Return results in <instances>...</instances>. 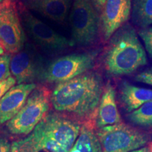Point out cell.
I'll return each instance as SVG.
<instances>
[{
  "label": "cell",
  "mask_w": 152,
  "mask_h": 152,
  "mask_svg": "<svg viewBox=\"0 0 152 152\" xmlns=\"http://www.w3.org/2000/svg\"><path fill=\"white\" fill-rule=\"evenodd\" d=\"M35 88L34 83L14 85L0 99V125L9 122L18 113Z\"/></svg>",
  "instance_id": "12"
},
{
  "label": "cell",
  "mask_w": 152,
  "mask_h": 152,
  "mask_svg": "<svg viewBox=\"0 0 152 152\" xmlns=\"http://www.w3.org/2000/svg\"><path fill=\"white\" fill-rule=\"evenodd\" d=\"M121 117L117 108L115 91L110 83L104 89L97 109L96 125L99 128L118 124Z\"/></svg>",
  "instance_id": "15"
},
{
  "label": "cell",
  "mask_w": 152,
  "mask_h": 152,
  "mask_svg": "<svg viewBox=\"0 0 152 152\" xmlns=\"http://www.w3.org/2000/svg\"><path fill=\"white\" fill-rule=\"evenodd\" d=\"M1 1H2V0H0V3H1Z\"/></svg>",
  "instance_id": "29"
},
{
  "label": "cell",
  "mask_w": 152,
  "mask_h": 152,
  "mask_svg": "<svg viewBox=\"0 0 152 152\" xmlns=\"http://www.w3.org/2000/svg\"><path fill=\"white\" fill-rule=\"evenodd\" d=\"M46 66L43 57L30 44L11 57L10 71L18 85L41 80Z\"/></svg>",
  "instance_id": "7"
},
{
  "label": "cell",
  "mask_w": 152,
  "mask_h": 152,
  "mask_svg": "<svg viewBox=\"0 0 152 152\" xmlns=\"http://www.w3.org/2000/svg\"><path fill=\"white\" fill-rule=\"evenodd\" d=\"M130 152H152V143H149L140 149H137Z\"/></svg>",
  "instance_id": "25"
},
{
  "label": "cell",
  "mask_w": 152,
  "mask_h": 152,
  "mask_svg": "<svg viewBox=\"0 0 152 152\" xmlns=\"http://www.w3.org/2000/svg\"><path fill=\"white\" fill-rule=\"evenodd\" d=\"M132 11V0H106L101 16V26L105 41L111 39L128 20Z\"/></svg>",
  "instance_id": "11"
},
{
  "label": "cell",
  "mask_w": 152,
  "mask_h": 152,
  "mask_svg": "<svg viewBox=\"0 0 152 152\" xmlns=\"http://www.w3.org/2000/svg\"><path fill=\"white\" fill-rule=\"evenodd\" d=\"M72 42L87 46L97 37L100 21L91 0H75L70 14Z\"/></svg>",
  "instance_id": "6"
},
{
  "label": "cell",
  "mask_w": 152,
  "mask_h": 152,
  "mask_svg": "<svg viewBox=\"0 0 152 152\" xmlns=\"http://www.w3.org/2000/svg\"><path fill=\"white\" fill-rule=\"evenodd\" d=\"M134 80L137 82L152 86V68H149L138 73L134 77Z\"/></svg>",
  "instance_id": "22"
},
{
  "label": "cell",
  "mask_w": 152,
  "mask_h": 152,
  "mask_svg": "<svg viewBox=\"0 0 152 152\" xmlns=\"http://www.w3.org/2000/svg\"><path fill=\"white\" fill-rule=\"evenodd\" d=\"M49 109L48 93L43 89H35L26 103L12 119L7 123L8 132L14 135H26L47 115Z\"/></svg>",
  "instance_id": "3"
},
{
  "label": "cell",
  "mask_w": 152,
  "mask_h": 152,
  "mask_svg": "<svg viewBox=\"0 0 152 152\" xmlns=\"http://www.w3.org/2000/svg\"><path fill=\"white\" fill-rule=\"evenodd\" d=\"M21 18L24 28L33 40L45 52H60L73 45L71 40L56 33L29 11L21 13Z\"/></svg>",
  "instance_id": "8"
},
{
  "label": "cell",
  "mask_w": 152,
  "mask_h": 152,
  "mask_svg": "<svg viewBox=\"0 0 152 152\" xmlns=\"http://www.w3.org/2000/svg\"><path fill=\"white\" fill-rule=\"evenodd\" d=\"M7 1H8V0H5V1H4L3 2H1V3H0V11H1V9H3V7H4V6L6 5V4H7Z\"/></svg>",
  "instance_id": "27"
},
{
  "label": "cell",
  "mask_w": 152,
  "mask_h": 152,
  "mask_svg": "<svg viewBox=\"0 0 152 152\" xmlns=\"http://www.w3.org/2000/svg\"><path fill=\"white\" fill-rule=\"evenodd\" d=\"M16 81L14 77H9L0 83V99L12 87L16 85Z\"/></svg>",
  "instance_id": "23"
},
{
  "label": "cell",
  "mask_w": 152,
  "mask_h": 152,
  "mask_svg": "<svg viewBox=\"0 0 152 152\" xmlns=\"http://www.w3.org/2000/svg\"><path fill=\"white\" fill-rule=\"evenodd\" d=\"M11 152H66L38 124L33 132L11 144Z\"/></svg>",
  "instance_id": "13"
},
{
  "label": "cell",
  "mask_w": 152,
  "mask_h": 152,
  "mask_svg": "<svg viewBox=\"0 0 152 152\" xmlns=\"http://www.w3.org/2000/svg\"><path fill=\"white\" fill-rule=\"evenodd\" d=\"M103 91V80L99 74H83L57 85L51 102L58 111L90 117L97 111Z\"/></svg>",
  "instance_id": "1"
},
{
  "label": "cell",
  "mask_w": 152,
  "mask_h": 152,
  "mask_svg": "<svg viewBox=\"0 0 152 152\" xmlns=\"http://www.w3.org/2000/svg\"><path fill=\"white\" fill-rule=\"evenodd\" d=\"M139 35L143 41L148 54L152 58V27L140 30Z\"/></svg>",
  "instance_id": "21"
},
{
  "label": "cell",
  "mask_w": 152,
  "mask_h": 152,
  "mask_svg": "<svg viewBox=\"0 0 152 152\" xmlns=\"http://www.w3.org/2000/svg\"><path fill=\"white\" fill-rule=\"evenodd\" d=\"M97 137L102 152H130L149 144L145 133L124 123L99 128Z\"/></svg>",
  "instance_id": "5"
},
{
  "label": "cell",
  "mask_w": 152,
  "mask_h": 152,
  "mask_svg": "<svg viewBox=\"0 0 152 152\" xmlns=\"http://www.w3.org/2000/svg\"><path fill=\"white\" fill-rule=\"evenodd\" d=\"M105 67L110 75H128L147 64V54L135 30L123 26L111 37L105 56Z\"/></svg>",
  "instance_id": "2"
},
{
  "label": "cell",
  "mask_w": 152,
  "mask_h": 152,
  "mask_svg": "<svg viewBox=\"0 0 152 152\" xmlns=\"http://www.w3.org/2000/svg\"><path fill=\"white\" fill-rule=\"evenodd\" d=\"M98 54L94 50L56 58L47 65L41 80L59 84L78 77L93 68Z\"/></svg>",
  "instance_id": "4"
},
{
  "label": "cell",
  "mask_w": 152,
  "mask_h": 152,
  "mask_svg": "<svg viewBox=\"0 0 152 152\" xmlns=\"http://www.w3.org/2000/svg\"><path fill=\"white\" fill-rule=\"evenodd\" d=\"M30 10L61 24L65 21L71 8V0H23Z\"/></svg>",
  "instance_id": "14"
},
{
  "label": "cell",
  "mask_w": 152,
  "mask_h": 152,
  "mask_svg": "<svg viewBox=\"0 0 152 152\" xmlns=\"http://www.w3.org/2000/svg\"><path fill=\"white\" fill-rule=\"evenodd\" d=\"M26 37L16 10L10 1L0 11V44L5 50L16 54L25 45Z\"/></svg>",
  "instance_id": "9"
},
{
  "label": "cell",
  "mask_w": 152,
  "mask_h": 152,
  "mask_svg": "<svg viewBox=\"0 0 152 152\" xmlns=\"http://www.w3.org/2000/svg\"><path fill=\"white\" fill-rule=\"evenodd\" d=\"M106 0H92L93 3L95 7H96L99 10H101V9H103L104 4H105Z\"/></svg>",
  "instance_id": "26"
},
{
  "label": "cell",
  "mask_w": 152,
  "mask_h": 152,
  "mask_svg": "<svg viewBox=\"0 0 152 152\" xmlns=\"http://www.w3.org/2000/svg\"><path fill=\"white\" fill-rule=\"evenodd\" d=\"M39 125L44 132L66 152L73 146L81 128L75 121L54 113H47Z\"/></svg>",
  "instance_id": "10"
},
{
  "label": "cell",
  "mask_w": 152,
  "mask_h": 152,
  "mask_svg": "<svg viewBox=\"0 0 152 152\" xmlns=\"http://www.w3.org/2000/svg\"><path fill=\"white\" fill-rule=\"evenodd\" d=\"M127 117L134 125L142 127H152V101L130 112Z\"/></svg>",
  "instance_id": "19"
},
{
  "label": "cell",
  "mask_w": 152,
  "mask_h": 152,
  "mask_svg": "<svg viewBox=\"0 0 152 152\" xmlns=\"http://www.w3.org/2000/svg\"><path fill=\"white\" fill-rule=\"evenodd\" d=\"M0 152H11V144L4 136H0Z\"/></svg>",
  "instance_id": "24"
},
{
  "label": "cell",
  "mask_w": 152,
  "mask_h": 152,
  "mask_svg": "<svg viewBox=\"0 0 152 152\" xmlns=\"http://www.w3.org/2000/svg\"><path fill=\"white\" fill-rule=\"evenodd\" d=\"M133 22L142 29L152 25V0H132Z\"/></svg>",
  "instance_id": "18"
},
{
  "label": "cell",
  "mask_w": 152,
  "mask_h": 152,
  "mask_svg": "<svg viewBox=\"0 0 152 152\" xmlns=\"http://www.w3.org/2000/svg\"><path fill=\"white\" fill-rule=\"evenodd\" d=\"M10 61L9 55L3 54L0 56V83L11 77Z\"/></svg>",
  "instance_id": "20"
},
{
  "label": "cell",
  "mask_w": 152,
  "mask_h": 152,
  "mask_svg": "<svg viewBox=\"0 0 152 152\" xmlns=\"http://www.w3.org/2000/svg\"><path fill=\"white\" fill-rule=\"evenodd\" d=\"M120 97L125 110L130 113L152 101V90L135 86L127 81H123L121 85Z\"/></svg>",
  "instance_id": "16"
},
{
  "label": "cell",
  "mask_w": 152,
  "mask_h": 152,
  "mask_svg": "<svg viewBox=\"0 0 152 152\" xmlns=\"http://www.w3.org/2000/svg\"><path fill=\"white\" fill-rule=\"evenodd\" d=\"M4 48L2 47L0 45V56H1V55L4 54Z\"/></svg>",
  "instance_id": "28"
},
{
  "label": "cell",
  "mask_w": 152,
  "mask_h": 152,
  "mask_svg": "<svg viewBox=\"0 0 152 152\" xmlns=\"http://www.w3.org/2000/svg\"><path fill=\"white\" fill-rule=\"evenodd\" d=\"M68 152H102L97 134L90 125H82L77 140Z\"/></svg>",
  "instance_id": "17"
}]
</instances>
